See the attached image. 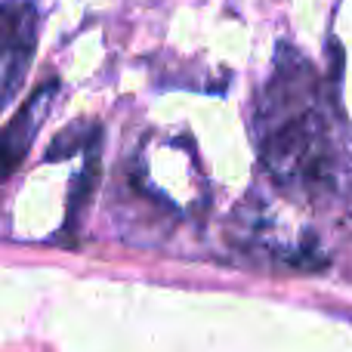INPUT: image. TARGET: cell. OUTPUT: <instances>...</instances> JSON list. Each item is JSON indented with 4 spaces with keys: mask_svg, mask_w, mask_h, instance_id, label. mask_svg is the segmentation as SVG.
Here are the masks:
<instances>
[{
    "mask_svg": "<svg viewBox=\"0 0 352 352\" xmlns=\"http://www.w3.org/2000/svg\"><path fill=\"white\" fill-rule=\"evenodd\" d=\"M99 133L96 124H80V127H72L65 130V133H59L53 140V146L47 148V161H62V158H72V155H78V148L84 146V142H93Z\"/></svg>",
    "mask_w": 352,
    "mask_h": 352,
    "instance_id": "5b68a950",
    "label": "cell"
},
{
    "mask_svg": "<svg viewBox=\"0 0 352 352\" xmlns=\"http://www.w3.org/2000/svg\"><path fill=\"white\" fill-rule=\"evenodd\" d=\"M56 90H59V80H50V84L37 87L28 102L19 109V115L0 130V182L25 161V155H28L31 142L37 136V127L43 124V118L50 111Z\"/></svg>",
    "mask_w": 352,
    "mask_h": 352,
    "instance_id": "3957f363",
    "label": "cell"
},
{
    "mask_svg": "<svg viewBox=\"0 0 352 352\" xmlns=\"http://www.w3.org/2000/svg\"><path fill=\"white\" fill-rule=\"evenodd\" d=\"M37 6L31 0L0 3V111L12 102L37 47Z\"/></svg>",
    "mask_w": 352,
    "mask_h": 352,
    "instance_id": "7a4b0ae2",
    "label": "cell"
},
{
    "mask_svg": "<svg viewBox=\"0 0 352 352\" xmlns=\"http://www.w3.org/2000/svg\"><path fill=\"white\" fill-rule=\"evenodd\" d=\"M260 158L281 188L318 195L337 182V148L318 102L316 72L297 50L281 47L256 115Z\"/></svg>",
    "mask_w": 352,
    "mask_h": 352,
    "instance_id": "6da1fadb",
    "label": "cell"
},
{
    "mask_svg": "<svg viewBox=\"0 0 352 352\" xmlns=\"http://www.w3.org/2000/svg\"><path fill=\"white\" fill-rule=\"evenodd\" d=\"M99 146H102V130H99L96 140L87 146V164H84V170L78 173V179H74L72 192H68L65 232L78 229V219H80V213H84L87 201H93V188H96V182H99Z\"/></svg>",
    "mask_w": 352,
    "mask_h": 352,
    "instance_id": "277c9868",
    "label": "cell"
}]
</instances>
